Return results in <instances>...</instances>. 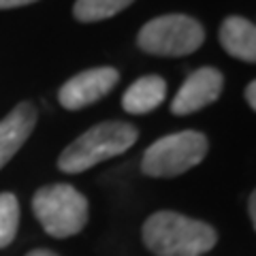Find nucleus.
<instances>
[{"mask_svg": "<svg viewBox=\"0 0 256 256\" xmlns=\"http://www.w3.org/2000/svg\"><path fill=\"white\" fill-rule=\"evenodd\" d=\"M210 141L198 130H182L160 137L146 150L141 160V171L150 178H178L194 169L207 156Z\"/></svg>", "mask_w": 256, "mask_h": 256, "instance_id": "4", "label": "nucleus"}, {"mask_svg": "<svg viewBox=\"0 0 256 256\" xmlns=\"http://www.w3.org/2000/svg\"><path fill=\"white\" fill-rule=\"evenodd\" d=\"M38 120V111L32 102H20L9 116L0 120V169L9 164L20 148L28 141Z\"/></svg>", "mask_w": 256, "mask_h": 256, "instance_id": "8", "label": "nucleus"}, {"mask_svg": "<svg viewBox=\"0 0 256 256\" xmlns=\"http://www.w3.org/2000/svg\"><path fill=\"white\" fill-rule=\"evenodd\" d=\"M36 0H0V9H18V6L32 4Z\"/></svg>", "mask_w": 256, "mask_h": 256, "instance_id": "14", "label": "nucleus"}, {"mask_svg": "<svg viewBox=\"0 0 256 256\" xmlns=\"http://www.w3.org/2000/svg\"><path fill=\"white\" fill-rule=\"evenodd\" d=\"M141 239L154 256H203L218 242L212 224L178 212H156L143 222Z\"/></svg>", "mask_w": 256, "mask_h": 256, "instance_id": "1", "label": "nucleus"}, {"mask_svg": "<svg viewBox=\"0 0 256 256\" xmlns=\"http://www.w3.org/2000/svg\"><path fill=\"white\" fill-rule=\"evenodd\" d=\"M137 139H139L137 126L120 122V120L100 122L88 128L82 137H77L62 152L58 158V169L70 175L84 173L109 158L128 152L137 143Z\"/></svg>", "mask_w": 256, "mask_h": 256, "instance_id": "2", "label": "nucleus"}, {"mask_svg": "<svg viewBox=\"0 0 256 256\" xmlns=\"http://www.w3.org/2000/svg\"><path fill=\"white\" fill-rule=\"evenodd\" d=\"M32 212L47 235L56 239L82 233L90 218L88 198L70 184H50L34 192Z\"/></svg>", "mask_w": 256, "mask_h": 256, "instance_id": "3", "label": "nucleus"}, {"mask_svg": "<svg viewBox=\"0 0 256 256\" xmlns=\"http://www.w3.org/2000/svg\"><path fill=\"white\" fill-rule=\"evenodd\" d=\"M26 256H58V254H54L52 250H45V248H38V250H32V252H28Z\"/></svg>", "mask_w": 256, "mask_h": 256, "instance_id": "16", "label": "nucleus"}, {"mask_svg": "<svg viewBox=\"0 0 256 256\" xmlns=\"http://www.w3.org/2000/svg\"><path fill=\"white\" fill-rule=\"evenodd\" d=\"M20 228V203L11 192H0V250L13 244Z\"/></svg>", "mask_w": 256, "mask_h": 256, "instance_id": "12", "label": "nucleus"}, {"mask_svg": "<svg viewBox=\"0 0 256 256\" xmlns=\"http://www.w3.org/2000/svg\"><path fill=\"white\" fill-rule=\"evenodd\" d=\"M246 102L250 105V109H256V82H250L246 88Z\"/></svg>", "mask_w": 256, "mask_h": 256, "instance_id": "13", "label": "nucleus"}, {"mask_svg": "<svg viewBox=\"0 0 256 256\" xmlns=\"http://www.w3.org/2000/svg\"><path fill=\"white\" fill-rule=\"evenodd\" d=\"M224 88V75L214 66H201L194 73H190L188 79L171 100L173 116H190L205 109L220 98Z\"/></svg>", "mask_w": 256, "mask_h": 256, "instance_id": "7", "label": "nucleus"}, {"mask_svg": "<svg viewBox=\"0 0 256 256\" xmlns=\"http://www.w3.org/2000/svg\"><path fill=\"white\" fill-rule=\"evenodd\" d=\"M120 82V73L114 66H96L82 70L64 82L58 90V100L66 111H79L94 105L114 90Z\"/></svg>", "mask_w": 256, "mask_h": 256, "instance_id": "6", "label": "nucleus"}, {"mask_svg": "<svg viewBox=\"0 0 256 256\" xmlns=\"http://www.w3.org/2000/svg\"><path fill=\"white\" fill-rule=\"evenodd\" d=\"M248 210H250V220H252V224H256V194H254V192L250 194V201H248Z\"/></svg>", "mask_w": 256, "mask_h": 256, "instance_id": "15", "label": "nucleus"}, {"mask_svg": "<svg viewBox=\"0 0 256 256\" xmlns=\"http://www.w3.org/2000/svg\"><path fill=\"white\" fill-rule=\"evenodd\" d=\"M205 41V30L194 18L184 13L160 15L148 22L139 30L137 45L139 50L152 56L182 58L201 50Z\"/></svg>", "mask_w": 256, "mask_h": 256, "instance_id": "5", "label": "nucleus"}, {"mask_svg": "<svg viewBox=\"0 0 256 256\" xmlns=\"http://www.w3.org/2000/svg\"><path fill=\"white\" fill-rule=\"evenodd\" d=\"M218 38L222 50L228 56L248 64L256 62V28L250 20L230 15L222 22Z\"/></svg>", "mask_w": 256, "mask_h": 256, "instance_id": "9", "label": "nucleus"}, {"mask_svg": "<svg viewBox=\"0 0 256 256\" xmlns=\"http://www.w3.org/2000/svg\"><path fill=\"white\" fill-rule=\"evenodd\" d=\"M166 96V82L158 75H143L128 86L122 96V107L126 114L146 116L152 114L164 102Z\"/></svg>", "mask_w": 256, "mask_h": 256, "instance_id": "10", "label": "nucleus"}, {"mask_svg": "<svg viewBox=\"0 0 256 256\" xmlns=\"http://www.w3.org/2000/svg\"><path fill=\"white\" fill-rule=\"evenodd\" d=\"M134 2V0H75L73 18L82 24H94L109 20L122 13Z\"/></svg>", "mask_w": 256, "mask_h": 256, "instance_id": "11", "label": "nucleus"}]
</instances>
